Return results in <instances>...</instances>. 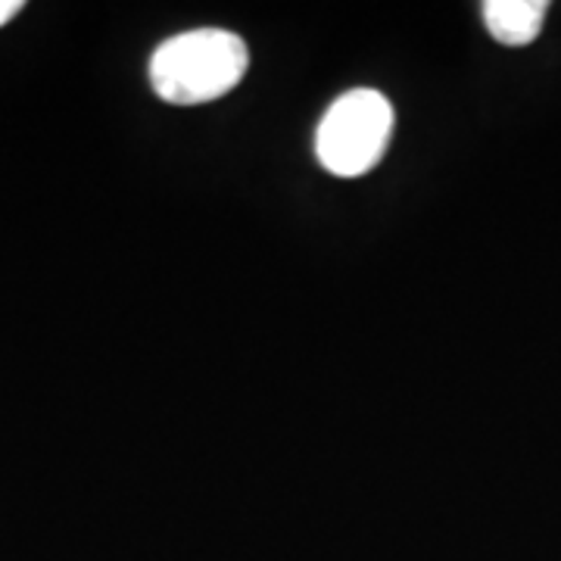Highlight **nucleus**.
<instances>
[{
  "label": "nucleus",
  "mask_w": 561,
  "mask_h": 561,
  "mask_svg": "<svg viewBox=\"0 0 561 561\" xmlns=\"http://www.w3.org/2000/svg\"><path fill=\"white\" fill-rule=\"evenodd\" d=\"M20 10H22L20 0H0V25H7V22L20 13Z\"/></svg>",
  "instance_id": "20e7f679"
},
{
  "label": "nucleus",
  "mask_w": 561,
  "mask_h": 561,
  "mask_svg": "<svg viewBox=\"0 0 561 561\" xmlns=\"http://www.w3.org/2000/svg\"><path fill=\"white\" fill-rule=\"evenodd\" d=\"M549 13L546 0H486L483 22L486 32L505 47H524L540 35Z\"/></svg>",
  "instance_id": "7ed1b4c3"
},
{
  "label": "nucleus",
  "mask_w": 561,
  "mask_h": 561,
  "mask_svg": "<svg viewBox=\"0 0 561 561\" xmlns=\"http://www.w3.org/2000/svg\"><path fill=\"white\" fill-rule=\"evenodd\" d=\"M393 135V106L371 91L356 88L331 103L316 135L319 162L337 179H359L381 162Z\"/></svg>",
  "instance_id": "f03ea898"
},
{
  "label": "nucleus",
  "mask_w": 561,
  "mask_h": 561,
  "mask_svg": "<svg viewBox=\"0 0 561 561\" xmlns=\"http://www.w3.org/2000/svg\"><path fill=\"white\" fill-rule=\"evenodd\" d=\"M250 69L243 38L221 28H197L162 41L150 57L153 91L165 103L197 106L225 98Z\"/></svg>",
  "instance_id": "f257e3e1"
}]
</instances>
